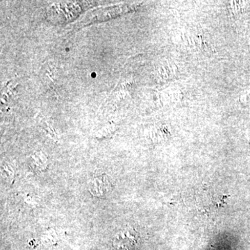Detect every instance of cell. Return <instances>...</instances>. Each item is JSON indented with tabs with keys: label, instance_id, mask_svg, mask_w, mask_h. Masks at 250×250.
I'll use <instances>...</instances> for the list:
<instances>
[{
	"label": "cell",
	"instance_id": "obj_1",
	"mask_svg": "<svg viewBox=\"0 0 250 250\" xmlns=\"http://www.w3.org/2000/svg\"><path fill=\"white\" fill-rule=\"evenodd\" d=\"M139 236L134 229L126 228L117 233L113 246L117 250H131L137 246Z\"/></svg>",
	"mask_w": 250,
	"mask_h": 250
}]
</instances>
